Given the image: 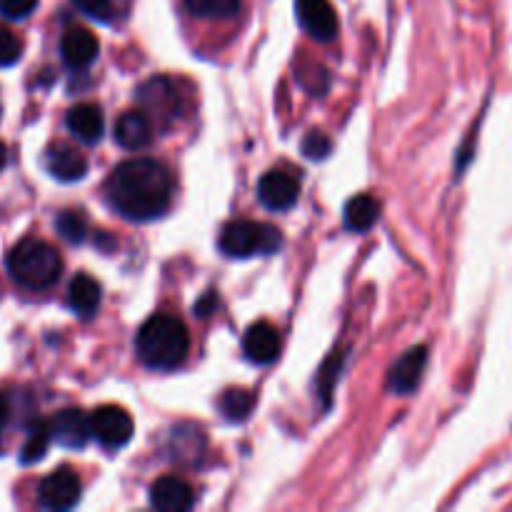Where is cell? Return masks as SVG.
<instances>
[{
  "instance_id": "1",
  "label": "cell",
  "mask_w": 512,
  "mask_h": 512,
  "mask_svg": "<svg viewBox=\"0 0 512 512\" xmlns=\"http://www.w3.org/2000/svg\"><path fill=\"white\" fill-rule=\"evenodd\" d=\"M105 190L115 213L133 223H148L170 208L173 178L158 160L133 158L120 163L110 173Z\"/></svg>"
},
{
  "instance_id": "2",
  "label": "cell",
  "mask_w": 512,
  "mask_h": 512,
  "mask_svg": "<svg viewBox=\"0 0 512 512\" xmlns=\"http://www.w3.org/2000/svg\"><path fill=\"white\" fill-rule=\"evenodd\" d=\"M138 358L150 370H175L185 363L190 350V335L183 320L175 315L158 313L143 323L138 330Z\"/></svg>"
},
{
  "instance_id": "3",
  "label": "cell",
  "mask_w": 512,
  "mask_h": 512,
  "mask_svg": "<svg viewBox=\"0 0 512 512\" xmlns=\"http://www.w3.org/2000/svg\"><path fill=\"white\" fill-rule=\"evenodd\" d=\"M8 273L28 290H45L63 273V258L40 238H23L8 253Z\"/></svg>"
},
{
  "instance_id": "4",
  "label": "cell",
  "mask_w": 512,
  "mask_h": 512,
  "mask_svg": "<svg viewBox=\"0 0 512 512\" xmlns=\"http://www.w3.org/2000/svg\"><path fill=\"white\" fill-rule=\"evenodd\" d=\"M283 248V235L268 223L253 220H233L220 233V250L228 258H253V255H270Z\"/></svg>"
},
{
  "instance_id": "5",
  "label": "cell",
  "mask_w": 512,
  "mask_h": 512,
  "mask_svg": "<svg viewBox=\"0 0 512 512\" xmlns=\"http://www.w3.org/2000/svg\"><path fill=\"white\" fill-rule=\"evenodd\" d=\"M138 100L145 113L150 115V120L160 125L175 123L185 113V100L178 83L173 78H165V75L145 80L138 88Z\"/></svg>"
},
{
  "instance_id": "6",
  "label": "cell",
  "mask_w": 512,
  "mask_h": 512,
  "mask_svg": "<svg viewBox=\"0 0 512 512\" xmlns=\"http://www.w3.org/2000/svg\"><path fill=\"white\" fill-rule=\"evenodd\" d=\"M90 423H93V438H98V443L108 450L125 448L133 440V418L123 408H118V405L98 408L93 418H90Z\"/></svg>"
},
{
  "instance_id": "7",
  "label": "cell",
  "mask_w": 512,
  "mask_h": 512,
  "mask_svg": "<svg viewBox=\"0 0 512 512\" xmlns=\"http://www.w3.org/2000/svg\"><path fill=\"white\" fill-rule=\"evenodd\" d=\"M80 490H83V485H80L78 475H75L70 468H58L53 470L48 478H43V483H40L38 503L40 508L45 510H55V512L70 510L78 505Z\"/></svg>"
},
{
  "instance_id": "8",
  "label": "cell",
  "mask_w": 512,
  "mask_h": 512,
  "mask_svg": "<svg viewBox=\"0 0 512 512\" xmlns=\"http://www.w3.org/2000/svg\"><path fill=\"white\" fill-rule=\"evenodd\" d=\"M260 203L275 213H285L300 198V180L288 170H268L258 183Z\"/></svg>"
},
{
  "instance_id": "9",
  "label": "cell",
  "mask_w": 512,
  "mask_h": 512,
  "mask_svg": "<svg viewBox=\"0 0 512 512\" xmlns=\"http://www.w3.org/2000/svg\"><path fill=\"white\" fill-rule=\"evenodd\" d=\"M298 20L310 38L328 43L338 35V13L330 0H295Z\"/></svg>"
},
{
  "instance_id": "10",
  "label": "cell",
  "mask_w": 512,
  "mask_h": 512,
  "mask_svg": "<svg viewBox=\"0 0 512 512\" xmlns=\"http://www.w3.org/2000/svg\"><path fill=\"white\" fill-rule=\"evenodd\" d=\"M50 433L53 440L63 448L80 450L88 445L90 435H93V423H90L88 415L78 408L60 410L53 420H50Z\"/></svg>"
},
{
  "instance_id": "11",
  "label": "cell",
  "mask_w": 512,
  "mask_h": 512,
  "mask_svg": "<svg viewBox=\"0 0 512 512\" xmlns=\"http://www.w3.org/2000/svg\"><path fill=\"white\" fill-rule=\"evenodd\" d=\"M425 365H428V348L418 345V348H410L398 363L390 368L388 375V388L390 393L398 395H410L420 385L425 373Z\"/></svg>"
},
{
  "instance_id": "12",
  "label": "cell",
  "mask_w": 512,
  "mask_h": 512,
  "mask_svg": "<svg viewBox=\"0 0 512 512\" xmlns=\"http://www.w3.org/2000/svg\"><path fill=\"white\" fill-rule=\"evenodd\" d=\"M195 495L185 480L165 475L150 485V505L160 512H185L193 508Z\"/></svg>"
},
{
  "instance_id": "13",
  "label": "cell",
  "mask_w": 512,
  "mask_h": 512,
  "mask_svg": "<svg viewBox=\"0 0 512 512\" xmlns=\"http://www.w3.org/2000/svg\"><path fill=\"white\" fill-rule=\"evenodd\" d=\"M98 50V38L88 28H80V25L68 28L63 33V38H60V55H63L65 65H70L75 70H83L88 65H93L95 58H98Z\"/></svg>"
},
{
  "instance_id": "14",
  "label": "cell",
  "mask_w": 512,
  "mask_h": 512,
  "mask_svg": "<svg viewBox=\"0 0 512 512\" xmlns=\"http://www.w3.org/2000/svg\"><path fill=\"white\" fill-rule=\"evenodd\" d=\"M243 353L250 363L255 365H270L278 360L280 355V335L270 323L260 320L248 328L243 338Z\"/></svg>"
},
{
  "instance_id": "15",
  "label": "cell",
  "mask_w": 512,
  "mask_h": 512,
  "mask_svg": "<svg viewBox=\"0 0 512 512\" xmlns=\"http://www.w3.org/2000/svg\"><path fill=\"white\" fill-rule=\"evenodd\" d=\"M115 143L125 150H143L153 143V120L145 110H125L115 123Z\"/></svg>"
},
{
  "instance_id": "16",
  "label": "cell",
  "mask_w": 512,
  "mask_h": 512,
  "mask_svg": "<svg viewBox=\"0 0 512 512\" xmlns=\"http://www.w3.org/2000/svg\"><path fill=\"white\" fill-rule=\"evenodd\" d=\"M45 168L60 183H75V180H83L88 173V160L83 153H78L70 145H50L48 153H45Z\"/></svg>"
},
{
  "instance_id": "17",
  "label": "cell",
  "mask_w": 512,
  "mask_h": 512,
  "mask_svg": "<svg viewBox=\"0 0 512 512\" xmlns=\"http://www.w3.org/2000/svg\"><path fill=\"white\" fill-rule=\"evenodd\" d=\"M65 125H68L73 138H78L80 143L95 145L100 143L105 130L103 110L93 103H78L68 110V115H65Z\"/></svg>"
},
{
  "instance_id": "18",
  "label": "cell",
  "mask_w": 512,
  "mask_h": 512,
  "mask_svg": "<svg viewBox=\"0 0 512 512\" xmlns=\"http://www.w3.org/2000/svg\"><path fill=\"white\" fill-rule=\"evenodd\" d=\"M68 305L73 308V313L83 315H93L100 305V285L98 280H93L90 275L80 273L70 280V288H68Z\"/></svg>"
},
{
  "instance_id": "19",
  "label": "cell",
  "mask_w": 512,
  "mask_h": 512,
  "mask_svg": "<svg viewBox=\"0 0 512 512\" xmlns=\"http://www.w3.org/2000/svg\"><path fill=\"white\" fill-rule=\"evenodd\" d=\"M380 218V205L373 195H358L345 205V228L350 233H365Z\"/></svg>"
},
{
  "instance_id": "20",
  "label": "cell",
  "mask_w": 512,
  "mask_h": 512,
  "mask_svg": "<svg viewBox=\"0 0 512 512\" xmlns=\"http://www.w3.org/2000/svg\"><path fill=\"white\" fill-rule=\"evenodd\" d=\"M253 405V393L245 388H228L220 395V410H223L225 420H230V423H243V420H248V415L253 413Z\"/></svg>"
},
{
  "instance_id": "21",
  "label": "cell",
  "mask_w": 512,
  "mask_h": 512,
  "mask_svg": "<svg viewBox=\"0 0 512 512\" xmlns=\"http://www.w3.org/2000/svg\"><path fill=\"white\" fill-rule=\"evenodd\" d=\"M170 450H173L175 458H198L205 448V435L203 430L195 428V425H178L173 428V435H170Z\"/></svg>"
},
{
  "instance_id": "22",
  "label": "cell",
  "mask_w": 512,
  "mask_h": 512,
  "mask_svg": "<svg viewBox=\"0 0 512 512\" xmlns=\"http://www.w3.org/2000/svg\"><path fill=\"white\" fill-rule=\"evenodd\" d=\"M185 8L205 20H230L240 13V0H185Z\"/></svg>"
},
{
  "instance_id": "23",
  "label": "cell",
  "mask_w": 512,
  "mask_h": 512,
  "mask_svg": "<svg viewBox=\"0 0 512 512\" xmlns=\"http://www.w3.org/2000/svg\"><path fill=\"white\" fill-rule=\"evenodd\" d=\"M53 440V433H50V425L48 423H35L33 430H30L28 440H25L23 450H20V460L25 465L30 463H38L45 453H48V445Z\"/></svg>"
},
{
  "instance_id": "24",
  "label": "cell",
  "mask_w": 512,
  "mask_h": 512,
  "mask_svg": "<svg viewBox=\"0 0 512 512\" xmlns=\"http://www.w3.org/2000/svg\"><path fill=\"white\" fill-rule=\"evenodd\" d=\"M55 230L60 233V238L78 245L83 243L85 235H88V220L80 213H75V210H65V213H60L58 218H55Z\"/></svg>"
},
{
  "instance_id": "25",
  "label": "cell",
  "mask_w": 512,
  "mask_h": 512,
  "mask_svg": "<svg viewBox=\"0 0 512 512\" xmlns=\"http://www.w3.org/2000/svg\"><path fill=\"white\" fill-rule=\"evenodd\" d=\"M23 55V40L18 33L8 28H0V68H10Z\"/></svg>"
},
{
  "instance_id": "26",
  "label": "cell",
  "mask_w": 512,
  "mask_h": 512,
  "mask_svg": "<svg viewBox=\"0 0 512 512\" xmlns=\"http://www.w3.org/2000/svg\"><path fill=\"white\" fill-rule=\"evenodd\" d=\"M340 363H343V353H340V350H335V353L325 360L323 370H320L318 383H320V393H323L325 398H330V393H333V385L340 375Z\"/></svg>"
},
{
  "instance_id": "27",
  "label": "cell",
  "mask_w": 512,
  "mask_h": 512,
  "mask_svg": "<svg viewBox=\"0 0 512 512\" xmlns=\"http://www.w3.org/2000/svg\"><path fill=\"white\" fill-rule=\"evenodd\" d=\"M330 150H333V143H330L328 135L318 133V130H313V133L305 135V140H303V153L308 155L310 160H323V158H328Z\"/></svg>"
},
{
  "instance_id": "28",
  "label": "cell",
  "mask_w": 512,
  "mask_h": 512,
  "mask_svg": "<svg viewBox=\"0 0 512 512\" xmlns=\"http://www.w3.org/2000/svg\"><path fill=\"white\" fill-rule=\"evenodd\" d=\"M73 3L80 13L95 20H108L110 13L115 10V0H73Z\"/></svg>"
},
{
  "instance_id": "29",
  "label": "cell",
  "mask_w": 512,
  "mask_h": 512,
  "mask_svg": "<svg viewBox=\"0 0 512 512\" xmlns=\"http://www.w3.org/2000/svg\"><path fill=\"white\" fill-rule=\"evenodd\" d=\"M35 5H38V0H0V13L10 20H20L28 18Z\"/></svg>"
},
{
  "instance_id": "30",
  "label": "cell",
  "mask_w": 512,
  "mask_h": 512,
  "mask_svg": "<svg viewBox=\"0 0 512 512\" xmlns=\"http://www.w3.org/2000/svg\"><path fill=\"white\" fill-rule=\"evenodd\" d=\"M215 303H218L215 293H208L203 300H200V303H195V315H200V318H208V315L213 313Z\"/></svg>"
},
{
  "instance_id": "31",
  "label": "cell",
  "mask_w": 512,
  "mask_h": 512,
  "mask_svg": "<svg viewBox=\"0 0 512 512\" xmlns=\"http://www.w3.org/2000/svg\"><path fill=\"white\" fill-rule=\"evenodd\" d=\"M5 420H8V403H5V398L0 395V430H3Z\"/></svg>"
},
{
  "instance_id": "32",
  "label": "cell",
  "mask_w": 512,
  "mask_h": 512,
  "mask_svg": "<svg viewBox=\"0 0 512 512\" xmlns=\"http://www.w3.org/2000/svg\"><path fill=\"white\" fill-rule=\"evenodd\" d=\"M5 163H8V148H5V143L0 140V170L5 168Z\"/></svg>"
}]
</instances>
